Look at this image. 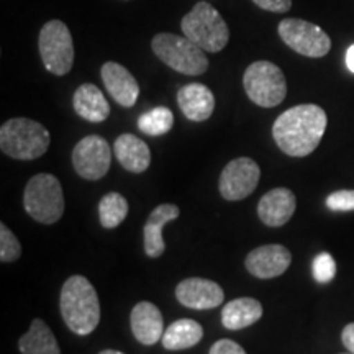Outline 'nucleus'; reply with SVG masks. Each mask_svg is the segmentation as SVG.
<instances>
[{"label": "nucleus", "mask_w": 354, "mask_h": 354, "mask_svg": "<svg viewBox=\"0 0 354 354\" xmlns=\"http://www.w3.org/2000/svg\"><path fill=\"white\" fill-rule=\"evenodd\" d=\"M112 165V148L99 135H88L73 149V166L82 179L99 180Z\"/></svg>", "instance_id": "10"}, {"label": "nucleus", "mask_w": 354, "mask_h": 354, "mask_svg": "<svg viewBox=\"0 0 354 354\" xmlns=\"http://www.w3.org/2000/svg\"><path fill=\"white\" fill-rule=\"evenodd\" d=\"M202 338L203 328L201 323L190 320V318H180V320L171 323L167 330H165L161 343L169 351H183V349L196 346Z\"/></svg>", "instance_id": "22"}, {"label": "nucleus", "mask_w": 354, "mask_h": 354, "mask_svg": "<svg viewBox=\"0 0 354 354\" xmlns=\"http://www.w3.org/2000/svg\"><path fill=\"white\" fill-rule=\"evenodd\" d=\"M209 354H246V351L233 339H218L210 348Z\"/></svg>", "instance_id": "29"}, {"label": "nucleus", "mask_w": 354, "mask_h": 354, "mask_svg": "<svg viewBox=\"0 0 354 354\" xmlns=\"http://www.w3.org/2000/svg\"><path fill=\"white\" fill-rule=\"evenodd\" d=\"M172 125H174V113L167 107H156L138 118V128L149 136L166 135Z\"/></svg>", "instance_id": "25"}, {"label": "nucleus", "mask_w": 354, "mask_h": 354, "mask_svg": "<svg viewBox=\"0 0 354 354\" xmlns=\"http://www.w3.org/2000/svg\"><path fill=\"white\" fill-rule=\"evenodd\" d=\"M180 210L177 205L172 203H162L158 205L145 223V253L149 258H159L166 250L165 238H162V227L169 221L176 220L179 216Z\"/></svg>", "instance_id": "19"}, {"label": "nucleus", "mask_w": 354, "mask_h": 354, "mask_svg": "<svg viewBox=\"0 0 354 354\" xmlns=\"http://www.w3.org/2000/svg\"><path fill=\"white\" fill-rule=\"evenodd\" d=\"M128 215L127 198L118 192H110L99 203V218L104 228L113 230L123 223Z\"/></svg>", "instance_id": "24"}, {"label": "nucleus", "mask_w": 354, "mask_h": 354, "mask_svg": "<svg viewBox=\"0 0 354 354\" xmlns=\"http://www.w3.org/2000/svg\"><path fill=\"white\" fill-rule=\"evenodd\" d=\"M50 131L30 118H10L0 128V149L19 161H33L48 151Z\"/></svg>", "instance_id": "3"}, {"label": "nucleus", "mask_w": 354, "mask_h": 354, "mask_svg": "<svg viewBox=\"0 0 354 354\" xmlns=\"http://www.w3.org/2000/svg\"><path fill=\"white\" fill-rule=\"evenodd\" d=\"M297 209L295 194L287 187H277L269 190L261 197L258 203V215L266 227L277 228L286 225L292 218Z\"/></svg>", "instance_id": "15"}, {"label": "nucleus", "mask_w": 354, "mask_h": 354, "mask_svg": "<svg viewBox=\"0 0 354 354\" xmlns=\"http://www.w3.org/2000/svg\"><path fill=\"white\" fill-rule=\"evenodd\" d=\"M184 37L207 53H218L227 46L230 30L227 21L209 2H198L180 21Z\"/></svg>", "instance_id": "4"}, {"label": "nucleus", "mask_w": 354, "mask_h": 354, "mask_svg": "<svg viewBox=\"0 0 354 354\" xmlns=\"http://www.w3.org/2000/svg\"><path fill=\"white\" fill-rule=\"evenodd\" d=\"M130 325L133 336L145 346H153L165 335L161 310L151 302H140L133 307Z\"/></svg>", "instance_id": "16"}, {"label": "nucleus", "mask_w": 354, "mask_h": 354, "mask_svg": "<svg viewBox=\"0 0 354 354\" xmlns=\"http://www.w3.org/2000/svg\"><path fill=\"white\" fill-rule=\"evenodd\" d=\"M348 354H353V353H348Z\"/></svg>", "instance_id": "34"}, {"label": "nucleus", "mask_w": 354, "mask_h": 354, "mask_svg": "<svg viewBox=\"0 0 354 354\" xmlns=\"http://www.w3.org/2000/svg\"><path fill=\"white\" fill-rule=\"evenodd\" d=\"M113 153L123 169L140 174L151 165V151L148 145L131 133H123L113 143Z\"/></svg>", "instance_id": "18"}, {"label": "nucleus", "mask_w": 354, "mask_h": 354, "mask_svg": "<svg viewBox=\"0 0 354 354\" xmlns=\"http://www.w3.org/2000/svg\"><path fill=\"white\" fill-rule=\"evenodd\" d=\"M312 272L317 282L326 284L336 276V263L330 253H320L315 256L312 264Z\"/></svg>", "instance_id": "27"}, {"label": "nucleus", "mask_w": 354, "mask_h": 354, "mask_svg": "<svg viewBox=\"0 0 354 354\" xmlns=\"http://www.w3.org/2000/svg\"><path fill=\"white\" fill-rule=\"evenodd\" d=\"M176 297L187 308L210 310L223 304L225 292L216 282L209 279L189 277L177 284Z\"/></svg>", "instance_id": "12"}, {"label": "nucleus", "mask_w": 354, "mask_h": 354, "mask_svg": "<svg viewBox=\"0 0 354 354\" xmlns=\"http://www.w3.org/2000/svg\"><path fill=\"white\" fill-rule=\"evenodd\" d=\"M99 354H123V353L117 351V349H104V351H100Z\"/></svg>", "instance_id": "33"}, {"label": "nucleus", "mask_w": 354, "mask_h": 354, "mask_svg": "<svg viewBox=\"0 0 354 354\" xmlns=\"http://www.w3.org/2000/svg\"><path fill=\"white\" fill-rule=\"evenodd\" d=\"M26 214L43 225H53L64 214V194L59 180L53 174L33 176L24 192Z\"/></svg>", "instance_id": "6"}, {"label": "nucleus", "mask_w": 354, "mask_h": 354, "mask_svg": "<svg viewBox=\"0 0 354 354\" xmlns=\"http://www.w3.org/2000/svg\"><path fill=\"white\" fill-rule=\"evenodd\" d=\"M61 315L66 326L79 336H87L99 326V295L84 276H71L64 282L59 297Z\"/></svg>", "instance_id": "2"}, {"label": "nucleus", "mask_w": 354, "mask_h": 354, "mask_svg": "<svg viewBox=\"0 0 354 354\" xmlns=\"http://www.w3.org/2000/svg\"><path fill=\"white\" fill-rule=\"evenodd\" d=\"M263 317V305L256 299H234L221 310V323L227 330L238 331L254 325Z\"/></svg>", "instance_id": "21"}, {"label": "nucleus", "mask_w": 354, "mask_h": 354, "mask_svg": "<svg viewBox=\"0 0 354 354\" xmlns=\"http://www.w3.org/2000/svg\"><path fill=\"white\" fill-rule=\"evenodd\" d=\"M38 50L46 71L55 76H66L74 64V43L64 21L51 20L43 25Z\"/></svg>", "instance_id": "8"}, {"label": "nucleus", "mask_w": 354, "mask_h": 354, "mask_svg": "<svg viewBox=\"0 0 354 354\" xmlns=\"http://www.w3.org/2000/svg\"><path fill=\"white\" fill-rule=\"evenodd\" d=\"M292 263V254L282 245H264L246 256L245 266L251 276L258 279H274L282 276Z\"/></svg>", "instance_id": "13"}, {"label": "nucleus", "mask_w": 354, "mask_h": 354, "mask_svg": "<svg viewBox=\"0 0 354 354\" xmlns=\"http://www.w3.org/2000/svg\"><path fill=\"white\" fill-rule=\"evenodd\" d=\"M253 2L263 10L272 13H284L289 12L292 7V0H253Z\"/></svg>", "instance_id": "30"}, {"label": "nucleus", "mask_w": 354, "mask_h": 354, "mask_svg": "<svg viewBox=\"0 0 354 354\" xmlns=\"http://www.w3.org/2000/svg\"><path fill=\"white\" fill-rule=\"evenodd\" d=\"M153 51L171 69L185 76H201L209 69L205 51L187 37L158 33L153 38Z\"/></svg>", "instance_id": "5"}, {"label": "nucleus", "mask_w": 354, "mask_h": 354, "mask_svg": "<svg viewBox=\"0 0 354 354\" xmlns=\"http://www.w3.org/2000/svg\"><path fill=\"white\" fill-rule=\"evenodd\" d=\"M261 169L251 158H236L221 171L218 189L225 201L238 202L254 192L259 184Z\"/></svg>", "instance_id": "11"}, {"label": "nucleus", "mask_w": 354, "mask_h": 354, "mask_svg": "<svg viewBox=\"0 0 354 354\" xmlns=\"http://www.w3.org/2000/svg\"><path fill=\"white\" fill-rule=\"evenodd\" d=\"M346 64H348V69L351 71L354 74V44L348 48V53H346Z\"/></svg>", "instance_id": "32"}, {"label": "nucleus", "mask_w": 354, "mask_h": 354, "mask_svg": "<svg viewBox=\"0 0 354 354\" xmlns=\"http://www.w3.org/2000/svg\"><path fill=\"white\" fill-rule=\"evenodd\" d=\"M21 246L12 230L6 223L0 225V261L2 263H13L20 258Z\"/></svg>", "instance_id": "26"}, {"label": "nucleus", "mask_w": 354, "mask_h": 354, "mask_svg": "<svg viewBox=\"0 0 354 354\" xmlns=\"http://www.w3.org/2000/svg\"><path fill=\"white\" fill-rule=\"evenodd\" d=\"M243 86L250 100L264 109L277 107L287 95L284 73L271 61H256L248 66Z\"/></svg>", "instance_id": "7"}, {"label": "nucleus", "mask_w": 354, "mask_h": 354, "mask_svg": "<svg viewBox=\"0 0 354 354\" xmlns=\"http://www.w3.org/2000/svg\"><path fill=\"white\" fill-rule=\"evenodd\" d=\"M19 349L21 354H61L55 333L39 318H35L30 330L21 336Z\"/></svg>", "instance_id": "23"}, {"label": "nucleus", "mask_w": 354, "mask_h": 354, "mask_svg": "<svg viewBox=\"0 0 354 354\" xmlns=\"http://www.w3.org/2000/svg\"><path fill=\"white\" fill-rule=\"evenodd\" d=\"M73 107L79 117L91 123H102L109 118L110 105L102 91L94 84H82L73 97Z\"/></svg>", "instance_id": "20"}, {"label": "nucleus", "mask_w": 354, "mask_h": 354, "mask_svg": "<svg viewBox=\"0 0 354 354\" xmlns=\"http://www.w3.org/2000/svg\"><path fill=\"white\" fill-rule=\"evenodd\" d=\"M325 110L315 104L295 105L277 117L272 125V136L282 153L292 158L312 154L325 135Z\"/></svg>", "instance_id": "1"}, {"label": "nucleus", "mask_w": 354, "mask_h": 354, "mask_svg": "<svg viewBox=\"0 0 354 354\" xmlns=\"http://www.w3.org/2000/svg\"><path fill=\"white\" fill-rule=\"evenodd\" d=\"M177 104L190 122H205L214 113L215 97L207 86L192 82L179 88Z\"/></svg>", "instance_id": "17"}, {"label": "nucleus", "mask_w": 354, "mask_h": 354, "mask_svg": "<svg viewBox=\"0 0 354 354\" xmlns=\"http://www.w3.org/2000/svg\"><path fill=\"white\" fill-rule=\"evenodd\" d=\"M342 342L344 344V348H346L349 353L354 354V323H349V325L344 326L342 333Z\"/></svg>", "instance_id": "31"}, {"label": "nucleus", "mask_w": 354, "mask_h": 354, "mask_svg": "<svg viewBox=\"0 0 354 354\" xmlns=\"http://www.w3.org/2000/svg\"><path fill=\"white\" fill-rule=\"evenodd\" d=\"M326 207L333 212L354 210V190H338L326 197Z\"/></svg>", "instance_id": "28"}, {"label": "nucleus", "mask_w": 354, "mask_h": 354, "mask_svg": "<svg viewBox=\"0 0 354 354\" xmlns=\"http://www.w3.org/2000/svg\"><path fill=\"white\" fill-rule=\"evenodd\" d=\"M102 81L112 99L122 107L130 109L136 104L140 95V86L135 76L125 66L109 61L102 66Z\"/></svg>", "instance_id": "14"}, {"label": "nucleus", "mask_w": 354, "mask_h": 354, "mask_svg": "<svg viewBox=\"0 0 354 354\" xmlns=\"http://www.w3.org/2000/svg\"><path fill=\"white\" fill-rule=\"evenodd\" d=\"M279 37L290 50L307 57H323L331 50V39L320 26L300 19H286L277 26Z\"/></svg>", "instance_id": "9"}]
</instances>
